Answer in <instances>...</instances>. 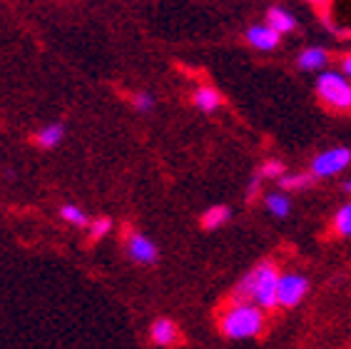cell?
<instances>
[{
    "label": "cell",
    "mask_w": 351,
    "mask_h": 349,
    "mask_svg": "<svg viewBox=\"0 0 351 349\" xmlns=\"http://www.w3.org/2000/svg\"><path fill=\"white\" fill-rule=\"evenodd\" d=\"M279 267L271 260L257 262L232 289V302H254L264 312L277 309Z\"/></svg>",
    "instance_id": "6da1fadb"
},
{
    "label": "cell",
    "mask_w": 351,
    "mask_h": 349,
    "mask_svg": "<svg viewBox=\"0 0 351 349\" xmlns=\"http://www.w3.org/2000/svg\"><path fill=\"white\" fill-rule=\"evenodd\" d=\"M264 327H267V312L254 302H230V307H224L219 315V332L234 342L257 339L262 337Z\"/></svg>",
    "instance_id": "7a4b0ae2"
},
{
    "label": "cell",
    "mask_w": 351,
    "mask_h": 349,
    "mask_svg": "<svg viewBox=\"0 0 351 349\" xmlns=\"http://www.w3.org/2000/svg\"><path fill=\"white\" fill-rule=\"evenodd\" d=\"M317 95L334 110H351V80L339 70H319Z\"/></svg>",
    "instance_id": "3957f363"
},
{
    "label": "cell",
    "mask_w": 351,
    "mask_h": 349,
    "mask_svg": "<svg viewBox=\"0 0 351 349\" xmlns=\"http://www.w3.org/2000/svg\"><path fill=\"white\" fill-rule=\"evenodd\" d=\"M309 277L302 275V272H279L277 307H299L306 300V295H309Z\"/></svg>",
    "instance_id": "277c9868"
},
{
    "label": "cell",
    "mask_w": 351,
    "mask_h": 349,
    "mask_svg": "<svg viewBox=\"0 0 351 349\" xmlns=\"http://www.w3.org/2000/svg\"><path fill=\"white\" fill-rule=\"evenodd\" d=\"M351 165V150L344 145H337V148L322 150V153L311 160L309 172L317 177V180H326V177H337Z\"/></svg>",
    "instance_id": "5b68a950"
},
{
    "label": "cell",
    "mask_w": 351,
    "mask_h": 349,
    "mask_svg": "<svg viewBox=\"0 0 351 349\" xmlns=\"http://www.w3.org/2000/svg\"><path fill=\"white\" fill-rule=\"evenodd\" d=\"M125 249H128V257L135 264H142V267H152L160 260V247L155 242L149 240L147 235H142L137 229H130L128 237H125Z\"/></svg>",
    "instance_id": "8992f818"
},
{
    "label": "cell",
    "mask_w": 351,
    "mask_h": 349,
    "mask_svg": "<svg viewBox=\"0 0 351 349\" xmlns=\"http://www.w3.org/2000/svg\"><path fill=\"white\" fill-rule=\"evenodd\" d=\"M149 342L157 347H175L180 342V327L175 319L169 317H157L155 322L149 324Z\"/></svg>",
    "instance_id": "52a82bcc"
},
{
    "label": "cell",
    "mask_w": 351,
    "mask_h": 349,
    "mask_svg": "<svg viewBox=\"0 0 351 349\" xmlns=\"http://www.w3.org/2000/svg\"><path fill=\"white\" fill-rule=\"evenodd\" d=\"M247 43H250L254 50H264V53H267V50L279 47L282 33H277L269 23H257V25H252L250 30H247Z\"/></svg>",
    "instance_id": "ba28073f"
},
{
    "label": "cell",
    "mask_w": 351,
    "mask_h": 349,
    "mask_svg": "<svg viewBox=\"0 0 351 349\" xmlns=\"http://www.w3.org/2000/svg\"><path fill=\"white\" fill-rule=\"evenodd\" d=\"M329 65V53H326L324 47H304L297 58V67L299 70H304V73H319V70H324Z\"/></svg>",
    "instance_id": "9c48e42d"
},
{
    "label": "cell",
    "mask_w": 351,
    "mask_h": 349,
    "mask_svg": "<svg viewBox=\"0 0 351 349\" xmlns=\"http://www.w3.org/2000/svg\"><path fill=\"white\" fill-rule=\"evenodd\" d=\"M264 207H267V212H269L271 217L284 220V217H289V212H291V200L284 190H274V192H267V195H264Z\"/></svg>",
    "instance_id": "30bf717a"
},
{
    "label": "cell",
    "mask_w": 351,
    "mask_h": 349,
    "mask_svg": "<svg viewBox=\"0 0 351 349\" xmlns=\"http://www.w3.org/2000/svg\"><path fill=\"white\" fill-rule=\"evenodd\" d=\"M62 137H65V125H62V122H47V125H43V128L38 130L35 142H38L43 150H53L60 145Z\"/></svg>",
    "instance_id": "8fae6325"
},
{
    "label": "cell",
    "mask_w": 351,
    "mask_h": 349,
    "mask_svg": "<svg viewBox=\"0 0 351 349\" xmlns=\"http://www.w3.org/2000/svg\"><path fill=\"white\" fill-rule=\"evenodd\" d=\"M267 23L282 35L291 33V30L297 27V18H294L289 10H284V8H269V10H267Z\"/></svg>",
    "instance_id": "7c38bea8"
},
{
    "label": "cell",
    "mask_w": 351,
    "mask_h": 349,
    "mask_svg": "<svg viewBox=\"0 0 351 349\" xmlns=\"http://www.w3.org/2000/svg\"><path fill=\"white\" fill-rule=\"evenodd\" d=\"M314 180H317V177H314L311 172H297V174L284 172L277 180V185H279V190H284V192H299V190L311 188Z\"/></svg>",
    "instance_id": "4fadbf2b"
},
{
    "label": "cell",
    "mask_w": 351,
    "mask_h": 349,
    "mask_svg": "<svg viewBox=\"0 0 351 349\" xmlns=\"http://www.w3.org/2000/svg\"><path fill=\"white\" fill-rule=\"evenodd\" d=\"M230 217H232V210L227 205H212L210 210H204V215L199 222H202L204 229H219L230 222Z\"/></svg>",
    "instance_id": "5bb4252c"
},
{
    "label": "cell",
    "mask_w": 351,
    "mask_h": 349,
    "mask_svg": "<svg viewBox=\"0 0 351 349\" xmlns=\"http://www.w3.org/2000/svg\"><path fill=\"white\" fill-rule=\"evenodd\" d=\"M192 100H195L197 110H202V113H215V110L222 105V95L217 93L215 87L204 85V87H199V90H197Z\"/></svg>",
    "instance_id": "9a60e30c"
},
{
    "label": "cell",
    "mask_w": 351,
    "mask_h": 349,
    "mask_svg": "<svg viewBox=\"0 0 351 349\" xmlns=\"http://www.w3.org/2000/svg\"><path fill=\"white\" fill-rule=\"evenodd\" d=\"M60 217L68 222V225H73V227H88V225H90L88 212H85L80 205H73V202H65V205H62Z\"/></svg>",
    "instance_id": "2e32d148"
},
{
    "label": "cell",
    "mask_w": 351,
    "mask_h": 349,
    "mask_svg": "<svg viewBox=\"0 0 351 349\" xmlns=\"http://www.w3.org/2000/svg\"><path fill=\"white\" fill-rule=\"evenodd\" d=\"M331 227H334V232L339 237H351V202H346V205H341L337 210Z\"/></svg>",
    "instance_id": "e0dca14e"
},
{
    "label": "cell",
    "mask_w": 351,
    "mask_h": 349,
    "mask_svg": "<svg viewBox=\"0 0 351 349\" xmlns=\"http://www.w3.org/2000/svg\"><path fill=\"white\" fill-rule=\"evenodd\" d=\"M90 237L93 240H105V237L112 232V220L110 217H97V220H90Z\"/></svg>",
    "instance_id": "ac0fdd59"
},
{
    "label": "cell",
    "mask_w": 351,
    "mask_h": 349,
    "mask_svg": "<svg viewBox=\"0 0 351 349\" xmlns=\"http://www.w3.org/2000/svg\"><path fill=\"white\" fill-rule=\"evenodd\" d=\"M284 172H287V168H284L282 160H267L262 168H259V174H262L264 180H279Z\"/></svg>",
    "instance_id": "d6986e66"
},
{
    "label": "cell",
    "mask_w": 351,
    "mask_h": 349,
    "mask_svg": "<svg viewBox=\"0 0 351 349\" xmlns=\"http://www.w3.org/2000/svg\"><path fill=\"white\" fill-rule=\"evenodd\" d=\"M132 105H135L137 113H149V110L155 108V98H152L147 90H140V93L132 98Z\"/></svg>",
    "instance_id": "ffe728a7"
},
{
    "label": "cell",
    "mask_w": 351,
    "mask_h": 349,
    "mask_svg": "<svg viewBox=\"0 0 351 349\" xmlns=\"http://www.w3.org/2000/svg\"><path fill=\"white\" fill-rule=\"evenodd\" d=\"M262 182H264V177L262 174H254V177H252L250 180V188H247V200H254V197L259 195V190H262Z\"/></svg>",
    "instance_id": "44dd1931"
},
{
    "label": "cell",
    "mask_w": 351,
    "mask_h": 349,
    "mask_svg": "<svg viewBox=\"0 0 351 349\" xmlns=\"http://www.w3.org/2000/svg\"><path fill=\"white\" fill-rule=\"evenodd\" d=\"M341 73H344L346 78H349V80H351V53L346 55L344 60H341Z\"/></svg>",
    "instance_id": "7402d4cb"
},
{
    "label": "cell",
    "mask_w": 351,
    "mask_h": 349,
    "mask_svg": "<svg viewBox=\"0 0 351 349\" xmlns=\"http://www.w3.org/2000/svg\"><path fill=\"white\" fill-rule=\"evenodd\" d=\"M341 188H344V192H346V195H351V180H346L344 185H341Z\"/></svg>",
    "instance_id": "603a6c76"
},
{
    "label": "cell",
    "mask_w": 351,
    "mask_h": 349,
    "mask_svg": "<svg viewBox=\"0 0 351 349\" xmlns=\"http://www.w3.org/2000/svg\"><path fill=\"white\" fill-rule=\"evenodd\" d=\"M311 5H326V3H329V0H309Z\"/></svg>",
    "instance_id": "cb8c5ba5"
}]
</instances>
